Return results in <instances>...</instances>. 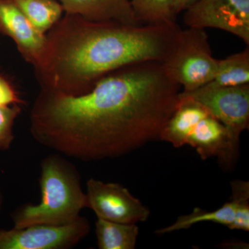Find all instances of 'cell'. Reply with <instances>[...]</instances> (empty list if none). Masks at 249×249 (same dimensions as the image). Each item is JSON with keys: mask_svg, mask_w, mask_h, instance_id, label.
I'll list each match as a JSON object with an SVG mask.
<instances>
[{"mask_svg": "<svg viewBox=\"0 0 249 249\" xmlns=\"http://www.w3.org/2000/svg\"><path fill=\"white\" fill-rule=\"evenodd\" d=\"M179 89L156 61L111 72L80 96L41 89L30 132L43 146L83 161L121 157L160 140Z\"/></svg>", "mask_w": 249, "mask_h": 249, "instance_id": "obj_1", "label": "cell"}, {"mask_svg": "<svg viewBox=\"0 0 249 249\" xmlns=\"http://www.w3.org/2000/svg\"><path fill=\"white\" fill-rule=\"evenodd\" d=\"M181 28L173 24L93 22L65 13L46 34L34 67L41 89L80 96L106 75L125 66L164 60Z\"/></svg>", "mask_w": 249, "mask_h": 249, "instance_id": "obj_2", "label": "cell"}, {"mask_svg": "<svg viewBox=\"0 0 249 249\" xmlns=\"http://www.w3.org/2000/svg\"><path fill=\"white\" fill-rule=\"evenodd\" d=\"M41 199L15 210L11 219L16 229L37 224L65 225L80 217L88 208L78 170L60 154L46 157L40 164Z\"/></svg>", "mask_w": 249, "mask_h": 249, "instance_id": "obj_3", "label": "cell"}, {"mask_svg": "<svg viewBox=\"0 0 249 249\" xmlns=\"http://www.w3.org/2000/svg\"><path fill=\"white\" fill-rule=\"evenodd\" d=\"M217 63L205 29L188 27L179 31L161 65L170 79L189 92L212 81Z\"/></svg>", "mask_w": 249, "mask_h": 249, "instance_id": "obj_4", "label": "cell"}, {"mask_svg": "<svg viewBox=\"0 0 249 249\" xmlns=\"http://www.w3.org/2000/svg\"><path fill=\"white\" fill-rule=\"evenodd\" d=\"M91 226L87 218L65 225L37 224L22 229L0 230V249H69L89 234Z\"/></svg>", "mask_w": 249, "mask_h": 249, "instance_id": "obj_5", "label": "cell"}, {"mask_svg": "<svg viewBox=\"0 0 249 249\" xmlns=\"http://www.w3.org/2000/svg\"><path fill=\"white\" fill-rule=\"evenodd\" d=\"M204 106L232 135L240 139L249 125V84L216 87L206 84L189 92L181 91Z\"/></svg>", "mask_w": 249, "mask_h": 249, "instance_id": "obj_6", "label": "cell"}, {"mask_svg": "<svg viewBox=\"0 0 249 249\" xmlns=\"http://www.w3.org/2000/svg\"><path fill=\"white\" fill-rule=\"evenodd\" d=\"M183 12L188 27L225 31L249 46V0H199Z\"/></svg>", "mask_w": 249, "mask_h": 249, "instance_id": "obj_7", "label": "cell"}, {"mask_svg": "<svg viewBox=\"0 0 249 249\" xmlns=\"http://www.w3.org/2000/svg\"><path fill=\"white\" fill-rule=\"evenodd\" d=\"M86 195L88 208L99 219L137 224L145 222L150 216V210L119 183L89 178L87 182Z\"/></svg>", "mask_w": 249, "mask_h": 249, "instance_id": "obj_8", "label": "cell"}, {"mask_svg": "<svg viewBox=\"0 0 249 249\" xmlns=\"http://www.w3.org/2000/svg\"><path fill=\"white\" fill-rule=\"evenodd\" d=\"M0 34L14 41L22 58L33 67L40 62L47 36L33 26L11 0H0Z\"/></svg>", "mask_w": 249, "mask_h": 249, "instance_id": "obj_9", "label": "cell"}, {"mask_svg": "<svg viewBox=\"0 0 249 249\" xmlns=\"http://www.w3.org/2000/svg\"><path fill=\"white\" fill-rule=\"evenodd\" d=\"M239 142L240 139L209 113L193 129L186 145L196 149L201 160L216 157L224 166H230L237 158Z\"/></svg>", "mask_w": 249, "mask_h": 249, "instance_id": "obj_10", "label": "cell"}, {"mask_svg": "<svg viewBox=\"0 0 249 249\" xmlns=\"http://www.w3.org/2000/svg\"><path fill=\"white\" fill-rule=\"evenodd\" d=\"M67 14L93 22L140 24L134 17L131 0H59Z\"/></svg>", "mask_w": 249, "mask_h": 249, "instance_id": "obj_11", "label": "cell"}, {"mask_svg": "<svg viewBox=\"0 0 249 249\" xmlns=\"http://www.w3.org/2000/svg\"><path fill=\"white\" fill-rule=\"evenodd\" d=\"M209 113L200 103L180 92L178 106L162 129L160 140L170 142L175 147L186 145L193 129Z\"/></svg>", "mask_w": 249, "mask_h": 249, "instance_id": "obj_12", "label": "cell"}, {"mask_svg": "<svg viewBox=\"0 0 249 249\" xmlns=\"http://www.w3.org/2000/svg\"><path fill=\"white\" fill-rule=\"evenodd\" d=\"M95 232L100 249H134L139 229L136 224L111 222L98 218Z\"/></svg>", "mask_w": 249, "mask_h": 249, "instance_id": "obj_13", "label": "cell"}, {"mask_svg": "<svg viewBox=\"0 0 249 249\" xmlns=\"http://www.w3.org/2000/svg\"><path fill=\"white\" fill-rule=\"evenodd\" d=\"M36 29L47 34L65 14L59 0H11Z\"/></svg>", "mask_w": 249, "mask_h": 249, "instance_id": "obj_14", "label": "cell"}, {"mask_svg": "<svg viewBox=\"0 0 249 249\" xmlns=\"http://www.w3.org/2000/svg\"><path fill=\"white\" fill-rule=\"evenodd\" d=\"M208 84L216 87H235L249 84V48L218 60L217 71Z\"/></svg>", "mask_w": 249, "mask_h": 249, "instance_id": "obj_15", "label": "cell"}, {"mask_svg": "<svg viewBox=\"0 0 249 249\" xmlns=\"http://www.w3.org/2000/svg\"><path fill=\"white\" fill-rule=\"evenodd\" d=\"M235 216V203L233 201L226 203L222 207L214 211H206L196 208L191 214L178 217L176 222L168 227L156 231L157 235H164L170 232L189 229L195 224L200 222H213L229 227L232 224Z\"/></svg>", "mask_w": 249, "mask_h": 249, "instance_id": "obj_16", "label": "cell"}, {"mask_svg": "<svg viewBox=\"0 0 249 249\" xmlns=\"http://www.w3.org/2000/svg\"><path fill=\"white\" fill-rule=\"evenodd\" d=\"M135 19L139 24H173L176 22L175 0H131Z\"/></svg>", "mask_w": 249, "mask_h": 249, "instance_id": "obj_17", "label": "cell"}, {"mask_svg": "<svg viewBox=\"0 0 249 249\" xmlns=\"http://www.w3.org/2000/svg\"><path fill=\"white\" fill-rule=\"evenodd\" d=\"M232 188L231 200L235 203V216L231 230L249 231V183L242 180L231 182Z\"/></svg>", "mask_w": 249, "mask_h": 249, "instance_id": "obj_18", "label": "cell"}, {"mask_svg": "<svg viewBox=\"0 0 249 249\" xmlns=\"http://www.w3.org/2000/svg\"><path fill=\"white\" fill-rule=\"evenodd\" d=\"M22 112L19 105L0 107V151L9 150L14 141V123Z\"/></svg>", "mask_w": 249, "mask_h": 249, "instance_id": "obj_19", "label": "cell"}, {"mask_svg": "<svg viewBox=\"0 0 249 249\" xmlns=\"http://www.w3.org/2000/svg\"><path fill=\"white\" fill-rule=\"evenodd\" d=\"M24 103L13 85L0 74V107L16 104L20 106Z\"/></svg>", "mask_w": 249, "mask_h": 249, "instance_id": "obj_20", "label": "cell"}, {"mask_svg": "<svg viewBox=\"0 0 249 249\" xmlns=\"http://www.w3.org/2000/svg\"><path fill=\"white\" fill-rule=\"evenodd\" d=\"M199 0H175L174 4V11L177 16L183 11H186L188 8L191 7L192 5L196 4Z\"/></svg>", "mask_w": 249, "mask_h": 249, "instance_id": "obj_21", "label": "cell"}, {"mask_svg": "<svg viewBox=\"0 0 249 249\" xmlns=\"http://www.w3.org/2000/svg\"><path fill=\"white\" fill-rule=\"evenodd\" d=\"M3 203V196L1 194V192H0V209H1V205H2Z\"/></svg>", "mask_w": 249, "mask_h": 249, "instance_id": "obj_22", "label": "cell"}]
</instances>
